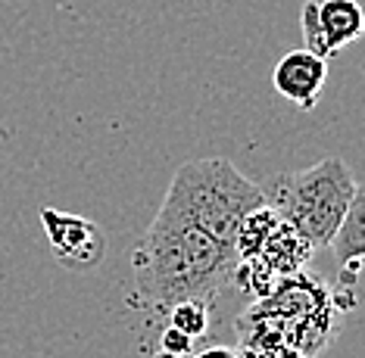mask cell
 <instances>
[{
    "instance_id": "cell-5",
    "label": "cell",
    "mask_w": 365,
    "mask_h": 358,
    "mask_svg": "<svg viewBox=\"0 0 365 358\" xmlns=\"http://www.w3.org/2000/svg\"><path fill=\"white\" fill-rule=\"evenodd\" d=\"M325 81H328V60L315 56L306 47L284 53L275 63V72H272V85H275L278 94L306 112L315 110Z\"/></svg>"
},
{
    "instance_id": "cell-1",
    "label": "cell",
    "mask_w": 365,
    "mask_h": 358,
    "mask_svg": "<svg viewBox=\"0 0 365 358\" xmlns=\"http://www.w3.org/2000/svg\"><path fill=\"white\" fill-rule=\"evenodd\" d=\"M237 262L235 246L163 206L131 256L138 296L160 312H169L181 299L212 302L231 284Z\"/></svg>"
},
{
    "instance_id": "cell-4",
    "label": "cell",
    "mask_w": 365,
    "mask_h": 358,
    "mask_svg": "<svg viewBox=\"0 0 365 358\" xmlns=\"http://www.w3.org/2000/svg\"><path fill=\"white\" fill-rule=\"evenodd\" d=\"M41 228L47 234L53 259L69 271H94L106 259V234L101 224L60 209H41Z\"/></svg>"
},
{
    "instance_id": "cell-15",
    "label": "cell",
    "mask_w": 365,
    "mask_h": 358,
    "mask_svg": "<svg viewBox=\"0 0 365 358\" xmlns=\"http://www.w3.org/2000/svg\"><path fill=\"white\" fill-rule=\"evenodd\" d=\"M150 358H185V355H175V352H165V349H160V352L150 355Z\"/></svg>"
},
{
    "instance_id": "cell-10",
    "label": "cell",
    "mask_w": 365,
    "mask_h": 358,
    "mask_svg": "<svg viewBox=\"0 0 365 358\" xmlns=\"http://www.w3.org/2000/svg\"><path fill=\"white\" fill-rule=\"evenodd\" d=\"M212 302H203V299H181L169 309V324L178 330H185L187 337L200 339L210 334L212 327V312H210Z\"/></svg>"
},
{
    "instance_id": "cell-12",
    "label": "cell",
    "mask_w": 365,
    "mask_h": 358,
    "mask_svg": "<svg viewBox=\"0 0 365 358\" xmlns=\"http://www.w3.org/2000/svg\"><path fill=\"white\" fill-rule=\"evenodd\" d=\"M160 349H165V352H175V355H190L194 352V337H187L185 330H178V327H165L163 330V337H160Z\"/></svg>"
},
{
    "instance_id": "cell-11",
    "label": "cell",
    "mask_w": 365,
    "mask_h": 358,
    "mask_svg": "<svg viewBox=\"0 0 365 358\" xmlns=\"http://www.w3.org/2000/svg\"><path fill=\"white\" fill-rule=\"evenodd\" d=\"M300 28H303V44L306 50H312L322 60H331V50L322 35V22H319V0H306L300 10Z\"/></svg>"
},
{
    "instance_id": "cell-8",
    "label": "cell",
    "mask_w": 365,
    "mask_h": 358,
    "mask_svg": "<svg viewBox=\"0 0 365 358\" xmlns=\"http://www.w3.org/2000/svg\"><path fill=\"white\" fill-rule=\"evenodd\" d=\"M331 256L344 271H359V262L365 259V184H356L350 209L331 240Z\"/></svg>"
},
{
    "instance_id": "cell-6",
    "label": "cell",
    "mask_w": 365,
    "mask_h": 358,
    "mask_svg": "<svg viewBox=\"0 0 365 358\" xmlns=\"http://www.w3.org/2000/svg\"><path fill=\"white\" fill-rule=\"evenodd\" d=\"M319 22L331 56L365 35V10L359 0H319Z\"/></svg>"
},
{
    "instance_id": "cell-3",
    "label": "cell",
    "mask_w": 365,
    "mask_h": 358,
    "mask_svg": "<svg viewBox=\"0 0 365 358\" xmlns=\"http://www.w3.org/2000/svg\"><path fill=\"white\" fill-rule=\"evenodd\" d=\"M353 194L356 178L340 156H328L303 172L272 174L262 184L265 206H272L281 221L309 240L312 249L331 246Z\"/></svg>"
},
{
    "instance_id": "cell-9",
    "label": "cell",
    "mask_w": 365,
    "mask_h": 358,
    "mask_svg": "<svg viewBox=\"0 0 365 358\" xmlns=\"http://www.w3.org/2000/svg\"><path fill=\"white\" fill-rule=\"evenodd\" d=\"M281 224L278 212L272 209V206H256L253 212L244 215V221H240L237 234H235V253L237 259H253V256H259V249L265 246V240H269V234L275 231Z\"/></svg>"
},
{
    "instance_id": "cell-14",
    "label": "cell",
    "mask_w": 365,
    "mask_h": 358,
    "mask_svg": "<svg viewBox=\"0 0 365 358\" xmlns=\"http://www.w3.org/2000/svg\"><path fill=\"white\" fill-rule=\"evenodd\" d=\"M275 358H309V355H306V352H300V349H297V346H281L278 349V352H275Z\"/></svg>"
},
{
    "instance_id": "cell-2",
    "label": "cell",
    "mask_w": 365,
    "mask_h": 358,
    "mask_svg": "<svg viewBox=\"0 0 365 358\" xmlns=\"http://www.w3.org/2000/svg\"><path fill=\"white\" fill-rule=\"evenodd\" d=\"M262 203V184L250 181L235 162L210 156V159H190L175 172L165 190L163 209L194 221L215 240L235 246L244 215Z\"/></svg>"
},
{
    "instance_id": "cell-7",
    "label": "cell",
    "mask_w": 365,
    "mask_h": 358,
    "mask_svg": "<svg viewBox=\"0 0 365 358\" xmlns=\"http://www.w3.org/2000/svg\"><path fill=\"white\" fill-rule=\"evenodd\" d=\"M312 256V243L306 237H300L287 221H281L275 231L269 234L265 246L259 249V259L269 271H275L278 278H290V274H300L306 268Z\"/></svg>"
},
{
    "instance_id": "cell-13",
    "label": "cell",
    "mask_w": 365,
    "mask_h": 358,
    "mask_svg": "<svg viewBox=\"0 0 365 358\" xmlns=\"http://www.w3.org/2000/svg\"><path fill=\"white\" fill-rule=\"evenodd\" d=\"M187 358H237V352L231 346H206L200 352H190Z\"/></svg>"
}]
</instances>
